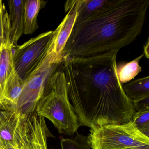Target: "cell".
Returning <instances> with one entry per match:
<instances>
[{
  "mask_svg": "<svg viewBox=\"0 0 149 149\" xmlns=\"http://www.w3.org/2000/svg\"><path fill=\"white\" fill-rule=\"evenodd\" d=\"M118 51L94 57L67 56L61 61L68 96L80 126L126 123L136 111L118 75Z\"/></svg>",
  "mask_w": 149,
  "mask_h": 149,
  "instance_id": "cell-1",
  "label": "cell"
},
{
  "mask_svg": "<svg viewBox=\"0 0 149 149\" xmlns=\"http://www.w3.org/2000/svg\"><path fill=\"white\" fill-rule=\"evenodd\" d=\"M149 0H106L100 8L76 19L63 59L94 57L118 52L140 34Z\"/></svg>",
  "mask_w": 149,
  "mask_h": 149,
  "instance_id": "cell-2",
  "label": "cell"
},
{
  "mask_svg": "<svg viewBox=\"0 0 149 149\" xmlns=\"http://www.w3.org/2000/svg\"><path fill=\"white\" fill-rule=\"evenodd\" d=\"M36 112L50 120L61 134L71 136L80 127L68 96L61 66L49 79Z\"/></svg>",
  "mask_w": 149,
  "mask_h": 149,
  "instance_id": "cell-3",
  "label": "cell"
},
{
  "mask_svg": "<svg viewBox=\"0 0 149 149\" xmlns=\"http://www.w3.org/2000/svg\"><path fill=\"white\" fill-rule=\"evenodd\" d=\"M87 137L92 149H149V137L138 130L132 120L91 129Z\"/></svg>",
  "mask_w": 149,
  "mask_h": 149,
  "instance_id": "cell-4",
  "label": "cell"
},
{
  "mask_svg": "<svg viewBox=\"0 0 149 149\" xmlns=\"http://www.w3.org/2000/svg\"><path fill=\"white\" fill-rule=\"evenodd\" d=\"M61 66L49 47L42 61L24 82L16 108L19 113L27 117L36 112L48 81Z\"/></svg>",
  "mask_w": 149,
  "mask_h": 149,
  "instance_id": "cell-5",
  "label": "cell"
},
{
  "mask_svg": "<svg viewBox=\"0 0 149 149\" xmlns=\"http://www.w3.org/2000/svg\"><path fill=\"white\" fill-rule=\"evenodd\" d=\"M50 31L32 38L21 46H17L13 54L15 70L25 82L36 70L45 57L53 36Z\"/></svg>",
  "mask_w": 149,
  "mask_h": 149,
  "instance_id": "cell-6",
  "label": "cell"
},
{
  "mask_svg": "<svg viewBox=\"0 0 149 149\" xmlns=\"http://www.w3.org/2000/svg\"><path fill=\"white\" fill-rule=\"evenodd\" d=\"M26 116L0 105V146L20 149L21 135Z\"/></svg>",
  "mask_w": 149,
  "mask_h": 149,
  "instance_id": "cell-7",
  "label": "cell"
},
{
  "mask_svg": "<svg viewBox=\"0 0 149 149\" xmlns=\"http://www.w3.org/2000/svg\"><path fill=\"white\" fill-rule=\"evenodd\" d=\"M64 8L65 12L68 13L58 27L54 31L49 46L51 51L60 63L62 61L63 52L77 16V0L66 1Z\"/></svg>",
  "mask_w": 149,
  "mask_h": 149,
  "instance_id": "cell-8",
  "label": "cell"
},
{
  "mask_svg": "<svg viewBox=\"0 0 149 149\" xmlns=\"http://www.w3.org/2000/svg\"><path fill=\"white\" fill-rule=\"evenodd\" d=\"M10 22V42L16 47L18 40L24 32V6L25 0L8 1Z\"/></svg>",
  "mask_w": 149,
  "mask_h": 149,
  "instance_id": "cell-9",
  "label": "cell"
},
{
  "mask_svg": "<svg viewBox=\"0 0 149 149\" xmlns=\"http://www.w3.org/2000/svg\"><path fill=\"white\" fill-rule=\"evenodd\" d=\"M24 82L14 70L8 77L3 88V101L1 107L8 110L17 111V104L21 95Z\"/></svg>",
  "mask_w": 149,
  "mask_h": 149,
  "instance_id": "cell-10",
  "label": "cell"
},
{
  "mask_svg": "<svg viewBox=\"0 0 149 149\" xmlns=\"http://www.w3.org/2000/svg\"><path fill=\"white\" fill-rule=\"evenodd\" d=\"M47 1L42 0H25L24 6V32L31 34L38 28L37 17Z\"/></svg>",
  "mask_w": 149,
  "mask_h": 149,
  "instance_id": "cell-11",
  "label": "cell"
},
{
  "mask_svg": "<svg viewBox=\"0 0 149 149\" xmlns=\"http://www.w3.org/2000/svg\"><path fill=\"white\" fill-rule=\"evenodd\" d=\"M126 96L132 101H136L149 96V77H140L123 85Z\"/></svg>",
  "mask_w": 149,
  "mask_h": 149,
  "instance_id": "cell-12",
  "label": "cell"
},
{
  "mask_svg": "<svg viewBox=\"0 0 149 149\" xmlns=\"http://www.w3.org/2000/svg\"><path fill=\"white\" fill-rule=\"evenodd\" d=\"M14 69L13 47L10 43L3 44L0 47V83L2 89L7 79Z\"/></svg>",
  "mask_w": 149,
  "mask_h": 149,
  "instance_id": "cell-13",
  "label": "cell"
},
{
  "mask_svg": "<svg viewBox=\"0 0 149 149\" xmlns=\"http://www.w3.org/2000/svg\"><path fill=\"white\" fill-rule=\"evenodd\" d=\"M144 56L143 54L131 61L118 66L117 65L118 79L122 84L130 81L142 71V68L139 66V63Z\"/></svg>",
  "mask_w": 149,
  "mask_h": 149,
  "instance_id": "cell-14",
  "label": "cell"
},
{
  "mask_svg": "<svg viewBox=\"0 0 149 149\" xmlns=\"http://www.w3.org/2000/svg\"><path fill=\"white\" fill-rule=\"evenodd\" d=\"M76 135L72 139L62 137L61 140V149H92L88 137L76 132Z\"/></svg>",
  "mask_w": 149,
  "mask_h": 149,
  "instance_id": "cell-15",
  "label": "cell"
},
{
  "mask_svg": "<svg viewBox=\"0 0 149 149\" xmlns=\"http://www.w3.org/2000/svg\"><path fill=\"white\" fill-rule=\"evenodd\" d=\"M106 0H77L78 14L76 19H80L88 15L100 8Z\"/></svg>",
  "mask_w": 149,
  "mask_h": 149,
  "instance_id": "cell-16",
  "label": "cell"
},
{
  "mask_svg": "<svg viewBox=\"0 0 149 149\" xmlns=\"http://www.w3.org/2000/svg\"><path fill=\"white\" fill-rule=\"evenodd\" d=\"M10 28L9 14L2 1L0 0V35L3 38L4 44L10 43Z\"/></svg>",
  "mask_w": 149,
  "mask_h": 149,
  "instance_id": "cell-17",
  "label": "cell"
},
{
  "mask_svg": "<svg viewBox=\"0 0 149 149\" xmlns=\"http://www.w3.org/2000/svg\"><path fill=\"white\" fill-rule=\"evenodd\" d=\"M132 120L139 132L149 137V109L136 112Z\"/></svg>",
  "mask_w": 149,
  "mask_h": 149,
  "instance_id": "cell-18",
  "label": "cell"
},
{
  "mask_svg": "<svg viewBox=\"0 0 149 149\" xmlns=\"http://www.w3.org/2000/svg\"><path fill=\"white\" fill-rule=\"evenodd\" d=\"M133 107L136 112L149 109V96L136 101H132Z\"/></svg>",
  "mask_w": 149,
  "mask_h": 149,
  "instance_id": "cell-19",
  "label": "cell"
},
{
  "mask_svg": "<svg viewBox=\"0 0 149 149\" xmlns=\"http://www.w3.org/2000/svg\"><path fill=\"white\" fill-rule=\"evenodd\" d=\"M149 38L147 39V41L146 42L145 44L144 45L143 47V54L144 55V56L149 59Z\"/></svg>",
  "mask_w": 149,
  "mask_h": 149,
  "instance_id": "cell-20",
  "label": "cell"
},
{
  "mask_svg": "<svg viewBox=\"0 0 149 149\" xmlns=\"http://www.w3.org/2000/svg\"><path fill=\"white\" fill-rule=\"evenodd\" d=\"M4 98H3V89L0 83V105H2L3 104Z\"/></svg>",
  "mask_w": 149,
  "mask_h": 149,
  "instance_id": "cell-21",
  "label": "cell"
},
{
  "mask_svg": "<svg viewBox=\"0 0 149 149\" xmlns=\"http://www.w3.org/2000/svg\"><path fill=\"white\" fill-rule=\"evenodd\" d=\"M4 44V41H3V38L1 35H0V47H1L2 44Z\"/></svg>",
  "mask_w": 149,
  "mask_h": 149,
  "instance_id": "cell-22",
  "label": "cell"
},
{
  "mask_svg": "<svg viewBox=\"0 0 149 149\" xmlns=\"http://www.w3.org/2000/svg\"><path fill=\"white\" fill-rule=\"evenodd\" d=\"M2 149H14L13 148H10V147H6V148H5V147H2Z\"/></svg>",
  "mask_w": 149,
  "mask_h": 149,
  "instance_id": "cell-23",
  "label": "cell"
},
{
  "mask_svg": "<svg viewBox=\"0 0 149 149\" xmlns=\"http://www.w3.org/2000/svg\"><path fill=\"white\" fill-rule=\"evenodd\" d=\"M2 148H0V149H2Z\"/></svg>",
  "mask_w": 149,
  "mask_h": 149,
  "instance_id": "cell-24",
  "label": "cell"
}]
</instances>
